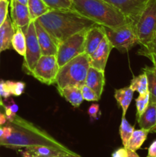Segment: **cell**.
<instances>
[{"label":"cell","mask_w":156,"mask_h":157,"mask_svg":"<svg viewBox=\"0 0 156 157\" xmlns=\"http://www.w3.org/2000/svg\"><path fill=\"white\" fill-rule=\"evenodd\" d=\"M21 152V155H22V157H32V155H31V153H29L28 150H24V151H20Z\"/></svg>","instance_id":"cell-40"},{"label":"cell","mask_w":156,"mask_h":157,"mask_svg":"<svg viewBox=\"0 0 156 157\" xmlns=\"http://www.w3.org/2000/svg\"><path fill=\"white\" fill-rule=\"evenodd\" d=\"M32 157H81L79 154L72 152L63 151L58 149L45 146H37L25 148Z\"/></svg>","instance_id":"cell-16"},{"label":"cell","mask_w":156,"mask_h":157,"mask_svg":"<svg viewBox=\"0 0 156 157\" xmlns=\"http://www.w3.org/2000/svg\"><path fill=\"white\" fill-rule=\"evenodd\" d=\"M12 48L21 56H24L26 49L25 34L19 27L15 28V32L12 41Z\"/></svg>","instance_id":"cell-24"},{"label":"cell","mask_w":156,"mask_h":157,"mask_svg":"<svg viewBox=\"0 0 156 157\" xmlns=\"http://www.w3.org/2000/svg\"><path fill=\"white\" fill-rule=\"evenodd\" d=\"M119 10L128 21L136 25L149 0H104Z\"/></svg>","instance_id":"cell-10"},{"label":"cell","mask_w":156,"mask_h":157,"mask_svg":"<svg viewBox=\"0 0 156 157\" xmlns=\"http://www.w3.org/2000/svg\"><path fill=\"white\" fill-rule=\"evenodd\" d=\"M8 85H9L10 92L12 95L14 96H21L24 91L25 89V83L22 81H6Z\"/></svg>","instance_id":"cell-31"},{"label":"cell","mask_w":156,"mask_h":157,"mask_svg":"<svg viewBox=\"0 0 156 157\" xmlns=\"http://www.w3.org/2000/svg\"><path fill=\"white\" fill-rule=\"evenodd\" d=\"M4 104V110L6 116L7 117V121L11 122L14 120V118L16 117V113L18 110V107L14 100L12 98H8L5 99Z\"/></svg>","instance_id":"cell-29"},{"label":"cell","mask_w":156,"mask_h":157,"mask_svg":"<svg viewBox=\"0 0 156 157\" xmlns=\"http://www.w3.org/2000/svg\"><path fill=\"white\" fill-rule=\"evenodd\" d=\"M88 29L83 30L63 41L58 45L57 60L60 67L75 57L85 52V38Z\"/></svg>","instance_id":"cell-7"},{"label":"cell","mask_w":156,"mask_h":157,"mask_svg":"<svg viewBox=\"0 0 156 157\" xmlns=\"http://www.w3.org/2000/svg\"><path fill=\"white\" fill-rule=\"evenodd\" d=\"M27 6L28 8L31 21H35L41 15L51 10L43 0H28Z\"/></svg>","instance_id":"cell-21"},{"label":"cell","mask_w":156,"mask_h":157,"mask_svg":"<svg viewBox=\"0 0 156 157\" xmlns=\"http://www.w3.org/2000/svg\"><path fill=\"white\" fill-rule=\"evenodd\" d=\"M103 27L106 36L113 47L122 53H125L136 45L139 44L135 25L132 23H127L116 29Z\"/></svg>","instance_id":"cell-5"},{"label":"cell","mask_w":156,"mask_h":157,"mask_svg":"<svg viewBox=\"0 0 156 157\" xmlns=\"http://www.w3.org/2000/svg\"><path fill=\"white\" fill-rule=\"evenodd\" d=\"M43 1L51 10H74L72 0H43Z\"/></svg>","instance_id":"cell-28"},{"label":"cell","mask_w":156,"mask_h":157,"mask_svg":"<svg viewBox=\"0 0 156 157\" xmlns=\"http://www.w3.org/2000/svg\"><path fill=\"white\" fill-rule=\"evenodd\" d=\"M128 151L127 149L123 147V148H119L117 150L114 151L112 154V157H127Z\"/></svg>","instance_id":"cell-36"},{"label":"cell","mask_w":156,"mask_h":157,"mask_svg":"<svg viewBox=\"0 0 156 157\" xmlns=\"http://www.w3.org/2000/svg\"><path fill=\"white\" fill-rule=\"evenodd\" d=\"M8 123L12 126V132L9 137L0 140V147L16 150L30 147L45 146L68 153L73 152L45 131L21 119L17 115L13 121L11 122L8 121Z\"/></svg>","instance_id":"cell-2"},{"label":"cell","mask_w":156,"mask_h":157,"mask_svg":"<svg viewBox=\"0 0 156 157\" xmlns=\"http://www.w3.org/2000/svg\"><path fill=\"white\" fill-rule=\"evenodd\" d=\"M88 114L90 118L93 119H98V117L99 115V106L97 104H93L89 107Z\"/></svg>","instance_id":"cell-35"},{"label":"cell","mask_w":156,"mask_h":157,"mask_svg":"<svg viewBox=\"0 0 156 157\" xmlns=\"http://www.w3.org/2000/svg\"><path fill=\"white\" fill-rule=\"evenodd\" d=\"M60 94L68 101L73 107H79L83 103L82 93L80 88L76 87H66L64 88L58 90Z\"/></svg>","instance_id":"cell-20"},{"label":"cell","mask_w":156,"mask_h":157,"mask_svg":"<svg viewBox=\"0 0 156 157\" xmlns=\"http://www.w3.org/2000/svg\"><path fill=\"white\" fill-rule=\"evenodd\" d=\"M105 36L106 32L102 25L96 24L89 29L85 38V53L92 55Z\"/></svg>","instance_id":"cell-14"},{"label":"cell","mask_w":156,"mask_h":157,"mask_svg":"<svg viewBox=\"0 0 156 157\" xmlns=\"http://www.w3.org/2000/svg\"><path fill=\"white\" fill-rule=\"evenodd\" d=\"M15 32V29L11 17L8 15L6 21L0 26V53L12 47V41Z\"/></svg>","instance_id":"cell-18"},{"label":"cell","mask_w":156,"mask_h":157,"mask_svg":"<svg viewBox=\"0 0 156 157\" xmlns=\"http://www.w3.org/2000/svg\"><path fill=\"white\" fill-rule=\"evenodd\" d=\"M26 49L22 69L24 73L32 75L37 62L41 57V48L35 30V21H31L25 32Z\"/></svg>","instance_id":"cell-8"},{"label":"cell","mask_w":156,"mask_h":157,"mask_svg":"<svg viewBox=\"0 0 156 157\" xmlns=\"http://www.w3.org/2000/svg\"><path fill=\"white\" fill-rule=\"evenodd\" d=\"M7 117L6 116V113H2V110H0V126L6 124L7 123Z\"/></svg>","instance_id":"cell-38"},{"label":"cell","mask_w":156,"mask_h":157,"mask_svg":"<svg viewBox=\"0 0 156 157\" xmlns=\"http://www.w3.org/2000/svg\"><path fill=\"white\" fill-rule=\"evenodd\" d=\"M80 90L84 100H86L87 101H98L99 100L96 93L86 84L80 87Z\"/></svg>","instance_id":"cell-32"},{"label":"cell","mask_w":156,"mask_h":157,"mask_svg":"<svg viewBox=\"0 0 156 157\" xmlns=\"http://www.w3.org/2000/svg\"><path fill=\"white\" fill-rule=\"evenodd\" d=\"M4 134V131H3V127L2 126H0V139H2Z\"/></svg>","instance_id":"cell-42"},{"label":"cell","mask_w":156,"mask_h":157,"mask_svg":"<svg viewBox=\"0 0 156 157\" xmlns=\"http://www.w3.org/2000/svg\"><path fill=\"white\" fill-rule=\"evenodd\" d=\"M73 9L96 24L105 27H120L131 23L119 10L104 0H72Z\"/></svg>","instance_id":"cell-3"},{"label":"cell","mask_w":156,"mask_h":157,"mask_svg":"<svg viewBox=\"0 0 156 157\" xmlns=\"http://www.w3.org/2000/svg\"><path fill=\"white\" fill-rule=\"evenodd\" d=\"M140 45L151 41L156 33V0H149L135 25Z\"/></svg>","instance_id":"cell-6"},{"label":"cell","mask_w":156,"mask_h":157,"mask_svg":"<svg viewBox=\"0 0 156 157\" xmlns=\"http://www.w3.org/2000/svg\"><path fill=\"white\" fill-rule=\"evenodd\" d=\"M113 48V47L112 44L109 41L107 37L105 36L97 48L94 51L92 55H90V66L99 71H105L107 60Z\"/></svg>","instance_id":"cell-12"},{"label":"cell","mask_w":156,"mask_h":157,"mask_svg":"<svg viewBox=\"0 0 156 157\" xmlns=\"http://www.w3.org/2000/svg\"><path fill=\"white\" fill-rule=\"evenodd\" d=\"M1 108H3V107H0V110H1Z\"/></svg>","instance_id":"cell-44"},{"label":"cell","mask_w":156,"mask_h":157,"mask_svg":"<svg viewBox=\"0 0 156 157\" xmlns=\"http://www.w3.org/2000/svg\"><path fill=\"white\" fill-rule=\"evenodd\" d=\"M9 0H0V26L4 23L8 17L9 7Z\"/></svg>","instance_id":"cell-33"},{"label":"cell","mask_w":156,"mask_h":157,"mask_svg":"<svg viewBox=\"0 0 156 157\" xmlns=\"http://www.w3.org/2000/svg\"><path fill=\"white\" fill-rule=\"evenodd\" d=\"M59 69L56 55H41L31 76L43 84L51 85L56 83Z\"/></svg>","instance_id":"cell-9"},{"label":"cell","mask_w":156,"mask_h":157,"mask_svg":"<svg viewBox=\"0 0 156 157\" xmlns=\"http://www.w3.org/2000/svg\"><path fill=\"white\" fill-rule=\"evenodd\" d=\"M35 26L38 43L41 48V55H57L58 46L54 42L50 34L43 28V26L40 25V23L37 20L35 21Z\"/></svg>","instance_id":"cell-13"},{"label":"cell","mask_w":156,"mask_h":157,"mask_svg":"<svg viewBox=\"0 0 156 157\" xmlns=\"http://www.w3.org/2000/svg\"><path fill=\"white\" fill-rule=\"evenodd\" d=\"M142 71L146 75L148 79V90L149 92L150 102L156 104V67L145 66Z\"/></svg>","instance_id":"cell-23"},{"label":"cell","mask_w":156,"mask_h":157,"mask_svg":"<svg viewBox=\"0 0 156 157\" xmlns=\"http://www.w3.org/2000/svg\"><path fill=\"white\" fill-rule=\"evenodd\" d=\"M36 20L58 46L69 37L96 24L74 10H50Z\"/></svg>","instance_id":"cell-1"},{"label":"cell","mask_w":156,"mask_h":157,"mask_svg":"<svg viewBox=\"0 0 156 157\" xmlns=\"http://www.w3.org/2000/svg\"><path fill=\"white\" fill-rule=\"evenodd\" d=\"M127 151H128L127 157H140L136 153V151H132V150H128V149H127Z\"/></svg>","instance_id":"cell-39"},{"label":"cell","mask_w":156,"mask_h":157,"mask_svg":"<svg viewBox=\"0 0 156 157\" xmlns=\"http://www.w3.org/2000/svg\"><path fill=\"white\" fill-rule=\"evenodd\" d=\"M137 55L148 58L152 62L153 66L156 67V33L150 42L145 45H141Z\"/></svg>","instance_id":"cell-25"},{"label":"cell","mask_w":156,"mask_h":157,"mask_svg":"<svg viewBox=\"0 0 156 157\" xmlns=\"http://www.w3.org/2000/svg\"><path fill=\"white\" fill-rule=\"evenodd\" d=\"M147 157H156V140H154L148 147Z\"/></svg>","instance_id":"cell-37"},{"label":"cell","mask_w":156,"mask_h":157,"mask_svg":"<svg viewBox=\"0 0 156 157\" xmlns=\"http://www.w3.org/2000/svg\"><path fill=\"white\" fill-rule=\"evenodd\" d=\"M0 94H1L2 98H3L4 99H8L12 95L7 82L4 80L0 81Z\"/></svg>","instance_id":"cell-34"},{"label":"cell","mask_w":156,"mask_h":157,"mask_svg":"<svg viewBox=\"0 0 156 157\" xmlns=\"http://www.w3.org/2000/svg\"><path fill=\"white\" fill-rule=\"evenodd\" d=\"M2 96H1V94H0V107H3V108H4V104H3V101H2Z\"/></svg>","instance_id":"cell-43"},{"label":"cell","mask_w":156,"mask_h":157,"mask_svg":"<svg viewBox=\"0 0 156 157\" xmlns=\"http://www.w3.org/2000/svg\"><path fill=\"white\" fill-rule=\"evenodd\" d=\"M85 84L92 89L100 99L105 85L104 71H99L90 66L87 72Z\"/></svg>","instance_id":"cell-15"},{"label":"cell","mask_w":156,"mask_h":157,"mask_svg":"<svg viewBox=\"0 0 156 157\" xmlns=\"http://www.w3.org/2000/svg\"><path fill=\"white\" fill-rule=\"evenodd\" d=\"M137 121L141 129L148 130L149 133H156V104L149 102Z\"/></svg>","instance_id":"cell-17"},{"label":"cell","mask_w":156,"mask_h":157,"mask_svg":"<svg viewBox=\"0 0 156 157\" xmlns=\"http://www.w3.org/2000/svg\"><path fill=\"white\" fill-rule=\"evenodd\" d=\"M17 1H18L19 3H21V4L25 5V6H27L28 1V0H17Z\"/></svg>","instance_id":"cell-41"},{"label":"cell","mask_w":156,"mask_h":157,"mask_svg":"<svg viewBox=\"0 0 156 157\" xmlns=\"http://www.w3.org/2000/svg\"><path fill=\"white\" fill-rule=\"evenodd\" d=\"M134 91L130 87L116 89L115 90L114 97L118 104L122 110V117H125L128 107L133 98Z\"/></svg>","instance_id":"cell-19"},{"label":"cell","mask_w":156,"mask_h":157,"mask_svg":"<svg viewBox=\"0 0 156 157\" xmlns=\"http://www.w3.org/2000/svg\"><path fill=\"white\" fill-rule=\"evenodd\" d=\"M130 87L133 91H137L139 94H145L148 90V79L145 73H142L138 76L134 77L130 82Z\"/></svg>","instance_id":"cell-26"},{"label":"cell","mask_w":156,"mask_h":157,"mask_svg":"<svg viewBox=\"0 0 156 157\" xmlns=\"http://www.w3.org/2000/svg\"><path fill=\"white\" fill-rule=\"evenodd\" d=\"M134 130V127H132L128 122V121L125 119V117H122V121H121L120 126H119V135H120L122 144H123L125 148L126 147L128 140H129L130 137H131Z\"/></svg>","instance_id":"cell-27"},{"label":"cell","mask_w":156,"mask_h":157,"mask_svg":"<svg viewBox=\"0 0 156 157\" xmlns=\"http://www.w3.org/2000/svg\"><path fill=\"white\" fill-rule=\"evenodd\" d=\"M150 102L149 92H147L145 94H139L137 99L136 100V119L142 115V113L145 111L146 107H148Z\"/></svg>","instance_id":"cell-30"},{"label":"cell","mask_w":156,"mask_h":157,"mask_svg":"<svg viewBox=\"0 0 156 157\" xmlns=\"http://www.w3.org/2000/svg\"><path fill=\"white\" fill-rule=\"evenodd\" d=\"M90 67V57L87 53H82L75 57L64 66L60 67L56 78L58 90L66 87L80 88L85 84L87 72Z\"/></svg>","instance_id":"cell-4"},{"label":"cell","mask_w":156,"mask_h":157,"mask_svg":"<svg viewBox=\"0 0 156 157\" xmlns=\"http://www.w3.org/2000/svg\"><path fill=\"white\" fill-rule=\"evenodd\" d=\"M148 133L149 132L148 130L143 129L134 130L125 148L132 151H136L140 149L144 142L146 140Z\"/></svg>","instance_id":"cell-22"},{"label":"cell","mask_w":156,"mask_h":157,"mask_svg":"<svg viewBox=\"0 0 156 157\" xmlns=\"http://www.w3.org/2000/svg\"><path fill=\"white\" fill-rule=\"evenodd\" d=\"M9 6L11 9V19L14 27H19L24 33L27 31V28L31 21L28 8L25 5H22L17 0H9Z\"/></svg>","instance_id":"cell-11"}]
</instances>
